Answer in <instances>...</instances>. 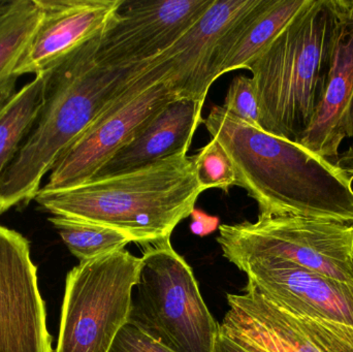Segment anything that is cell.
<instances>
[{
  "label": "cell",
  "mask_w": 353,
  "mask_h": 352,
  "mask_svg": "<svg viewBox=\"0 0 353 352\" xmlns=\"http://www.w3.org/2000/svg\"><path fill=\"white\" fill-rule=\"evenodd\" d=\"M230 157L236 186L261 217L296 216L353 225V188L329 161L214 105L203 120Z\"/></svg>",
  "instance_id": "6da1fadb"
},
{
  "label": "cell",
  "mask_w": 353,
  "mask_h": 352,
  "mask_svg": "<svg viewBox=\"0 0 353 352\" xmlns=\"http://www.w3.org/2000/svg\"><path fill=\"white\" fill-rule=\"evenodd\" d=\"M99 35L52 68L39 121L0 178V214L34 200L60 157L144 72L148 62L124 68L99 62Z\"/></svg>",
  "instance_id": "7a4b0ae2"
},
{
  "label": "cell",
  "mask_w": 353,
  "mask_h": 352,
  "mask_svg": "<svg viewBox=\"0 0 353 352\" xmlns=\"http://www.w3.org/2000/svg\"><path fill=\"white\" fill-rule=\"evenodd\" d=\"M203 191L191 156L181 152L68 189H41L34 200L54 216L109 227L145 245L171 238L176 225L190 216Z\"/></svg>",
  "instance_id": "3957f363"
},
{
  "label": "cell",
  "mask_w": 353,
  "mask_h": 352,
  "mask_svg": "<svg viewBox=\"0 0 353 352\" xmlns=\"http://www.w3.org/2000/svg\"><path fill=\"white\" fill-rule=\"evenodd\" d=\"M339 12L336 0H309L249 65L261 130L296 142L321 103Z\"/></svg>",
  "instance_id": "277c9868"
},
{
  "label": "cell",
  "mask_w": 353,
  "mask_h": 352,
  "mask_svg": "<svg viewBox=\"0 0 353 352\" xmlns=\"http://www.w3.org/2000/svg\"><path fill=\"white\" fill-rule=\"evenodd\" d=\"M128 324L173 352H215L220 324L171 238L145 244Z\"/></svg>",
  "instance_id": "5b68a950"
},
{
  "label": "cell",
  "mask_w": 353,
  "mask_h": 352,
  "mask_svg": "<svg viewBox=\"0 0 353 352\" xmlns=\"http://www.w3.org/2000/svg\"><path fill=\"white\" fill-rule=\"evenodd\" d=\"M218 244L236 268L283 260L353 285V225L306 217L259 216L218 227Z\"/></svg>",
  "instance_id": "8992f818"
},
{
  "label": "cell",
  "mask_w": 353,
  "mask_h": 352,
  "mask_svg": "<svg viewBox=\"0 0 353 352\" xmlns=\"http://www.w3.org/2000/svg\"><path fill=\"white\" fill-rule=\"evenodd\" d=\"M142 258L128 250L81 262L68 272L54 352H109L128 324Z\"/></svg>",
  "instance_id": "52a82bcc"
},
{
  "label": "cell",
  "mask_w": 353,
  "mask_h": 352,
  "mask_svg": "<svg viewBox=\"0 0 353 352\" xmlns=\"http://www.w3.org/2000/svg\"><path fill=\"white\" fill-rule=\"evenodd\" d=\"M176 99L171 85L148 61L144 72L60 157L41 189L58 191L90 181L120 149Z\"/></svg>",
  "instance_id": "ba28073f"
},
{
  "label": "cell",
  "mask_w": 353,
  "mask_h": 352,
  "mask_svg": "<svg viewBox=\"0 0 353 352\" xmlns=\"http://www.w3.org/2000/svg\"><path fill=\"white\" fill-rule=\"evenodd\" d=\"M214 0H124L101 33L97 58L113 68L137 65L163 53Z\"/></svg>",
  "instance_id": "9c48e42d"
},
{
  "label": "cell",
  "mask_w": 353,
  "mask_h": 352,
  "mask_svg": "<svg viewBox=\"0 0 353 352\" xmlns=\"http://www.w3.org/2000/svg\"><path fill=\"white\" fill-rule=\"evenodd\" d=\"M0 352H54L30 242L1 225Z\"/></svg>",
  "instance_id": "30bf717a"
},
{
  "label": "cell",
  "mask_w": 353,
  "mask_h": 352,
  "mask_svg": "<svg viewBox=\"0 0 353 352\" xmlns=\"http://www.w3.org/2000/svg\"><path fill=\"white\" fill-rule=\"evenodd\" d=\"M263 297L296 318L353 328V285L283 260L239 267Z\"/></svg>",
  "instance_id": "8fae6325"
},
{
  "label": "cell",
  "mask_w": 353,
  "mask_h": 352,
  "mask_svg": "<svg viewBox=\"0 0 353 352\" xmlns=\"http://www.w3.org/2000/svg\"><path fill=\"white\" fill-rule=\"evenodd\" d=\"M256 3L257 0H214L190 28L149 64L171 85L178 99H191L203 107L218 43Z\"/></svg>",
  "instance_id": "7c38bea8"
},
{
  "label": "cell",
  "mask_w": 353,
  "mask_h": 352,
  "mask_svg": "<svg viewBox=\"0 0 353 352\" xmlns=\"http://www.w3.org/2000/svg\"><path fill=\"white\" fill-rule=\"evenodd\" d=\"M124 0H37L43 17L16 68L24 74L46 72L99 37Z\"/></svg>",
  "instance_id": "4fadbf2b"
},
{
  "label": "cell",
  "mask_w": 353,
  "mask_h": 352,
  "mask_svg": "<svg viewBox=\"0 0 353 352\" xmlns=\"http://www.w3.org/2000/svg\"><path fill=\"white\" fill-rule=\"evenodd\" d=\"M339 24L321 103L296 143L323 158H335L353 136V0H336Z\"/></svg>",
  "instance_id": "5bb4252c"
},
{
  "label": "cell",
  "mask_w": 353,
  "mask_h": 352,
  "mask_svg": "<svg viewBox=\"0 0 353 352\" xmlns=\"http://www.w3.org/2000/svg\"><path fill=\"white\" fill-rule=\"evenodd\" d=\"M230 310L220 334L249 352H329L296 322L247 283L243 295L228 293Z\"/></svg>",
  "instance_id": "9a60e30c"
},
{
  "label": "cell",
  "mask_w": 353,
  "mask_h": 352,
  "mask_svg": "<svg viewBox=\"0 0 353 352\" xmlns=\"http://www.w3.org/2000/svg\"><path fill=\"white\" fill-rule=\"evenodd\" d=\"M201 112L203 107L191 99H174L120 149L93 179L128 173L178 153L188 152L195 132L203 123Z\"/></svg>",
  "instance_id": "2e32d148"
},
{
  "label": "cell",
  "mask_w": 353,
  "mask_h": 352,
  "mask_svg": "<svg viewBox=\"0 0 353 352\" xmlns=\"http://www.w3.org/2000/svg\"><path fill=\"white\" fill-rule=\"evenodd\" d=\"M309 0H257L218 43L209 83L225 72L248 68Z\"/></svg>",
  "instance_id": "e0dca14e"
},
{
  "label": "cell",
  "mask_w": 353,
  "mask_h": 352,
  "mask_svg": "<svg viewBox=\"0 0 353 352\" xmlns=\"http://www.w3.org/2000/svg\"><path fill=\"white\" fill-rule=\"evenodd\" d=\"M52 68L37 74L0 107V178L39 121Z\"/></svg>",
  "instance_id": "ac0fdd59"
},
{
  "label": "cell",
  "mask_w": 353,
  "mask_h": 352,
  "mask_svg": "<svg viewBox=\"0 0 353 352\" xmlns=\"http://www.w3.org/2000/svg\"><path fill=\"white\" fill-rule=\"evenodd\" d=\"M43 17L37 0H14L0 19V107L16 93V68Z\"/></svg>",
  "instance_id": "d6986e66"
},
{
  "label": "cell",
  "mask_w": 353,
  "mask_h": 352,
  "mask_svg": "<svg viewBox=\"0 0 353 352\" xmlns=\"http://www.w3.org/2000/svg\"><path fill=\"white\" fill-rule=\"evenodd\" d=\"M72 256L81 262L123 250L132 239L124 234L94 223L63 216L49 217Z\"/></svg>",
  "instance_id": "ffe728a7"
},
{
  "label": "cell",
  "mask_w": 353,
  "mask_h": 352,
  "mask_svg": "<svg viewBox=\"0 0 353 352\" xmlns=\"http://www.w3.org/2000/svg\"><path fill=\"white\" fill-rule=\"evenodd\" d=\"M199 184L203 189L219 188L228 191L236 185V174L230 157L217 141L212 138L191 156Z\"/></svg>",
  "instance_id": "44dd1931"
},
{
  "label": "cell",
  "mask_w": 353,
  "mask_h": 352,
  "mask_svg": "<svg viewBox=\"0 0 353 352\" xmlns=\"http://www.w3.org/2000/svg\"><path fill=\"white\" fill-rule=\"evenodd\" d=\"M222 107L238 119L261 128L259 105L251 78L238 76L232 81Z\"/></svg>",
  "instance_id": "7402d4cb"
},
{
  "label": "cell",
  "mask_w": 353,
  "mask_h": 352,
  "mask_svg": "<svg viewBox=\"0 0 353 352\" xmlns=\"http://www.w3.org/2000/svg\"><path fill=\"white\" fill-rule=\"evenodd\" d=\"M109 352H173L132 326L125 324L118 333Z\"/></svg>",
  "instance_id": "603a6c76"
},
{
  "label": "cell",
  "mask_w": 353,
  "mask_h": 352,
  "mask_svg": "<svg viewBox=\"0 0 353 352\" xmlns=\"http://www.w3.org/2000/svg\"><path fill=\"white\" fill-rule=\"evenodd\" d=\"M190 229L194 235L199 237H205L209 234L214 233L219 227V218L215 216H210L201 210H194L191 213Z\"/></svg>",
  "instance_id": "cb8c5ba5"
},
{
  "label": "cell",
  "mask_w": 353,
  "mask_h": 352,
  "mask_svg": "<svg viewBox=\"0 0 353 352\" xmlns=\"http://www.w3.org/2000/svg\"><path fill=\"white\" fill-rule=\"evenodd\" d=\"M332 163L343 174L344 177L348 181L353 182V144L347 151L339 153L334 159H331Z\"/></svg>",
  "instance_id": "d4e9b609"
},
{
  "label": "cell",
  "mask_w": 353,
  "mask_h": 352,
  "mask_svg": "<svg viewBox=\"0 0 353 352\" xmlns=\"http://www.w3.org/2000/svg\"><path fill=\"white\" fill-rule=\"evenodd\" d=\"M215 352H249L243 349L240 345L234 343V341L228 339V337L219 334L218 336L217 344H216Z\"/></svg>",
  "instance_id": "484cf974"
},
{
  "label": "cell",
  "mask_w": 353,
  "mask_h": 352,
  "mask_svg": "<svg viewBox=\"0 0 353 352\" xmlns=\"http://www.w3.org/2000/svg\"><path fill=\"white\" fill-rule=\"evenodd\" d=\"M14 0L12 1H6V0H0V19L8 12L10 8H12Z\"/></svg>",
  "instance_id": "4316f807"
}]
</instances>
